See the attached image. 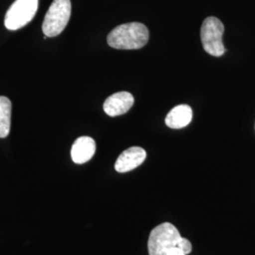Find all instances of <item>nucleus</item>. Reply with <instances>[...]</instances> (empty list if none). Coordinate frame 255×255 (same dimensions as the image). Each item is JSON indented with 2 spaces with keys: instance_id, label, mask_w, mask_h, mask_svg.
I'll return each mask as SVG.
<instances>
[{
  "instance_id": "1",
  "label": "nucleus",
  "mask_w": 255,
  "mask_h": 255,
  "mask_svg": "<svg viewBox=\"0 0 255 255\" xmlns=\"http://www.w3.org/2000/svg\"><path fill=\"white\" fill-rule=\"evenodd\" d=\"M149 38L147 27L138 22H131L115 27L107 37L108 45L116 49H139L145 46Z\"/></svg>"
},
{
  "instance_id": "2",
  "label": "nucleus",
  "mask_w": 255,
  "mask_h": 255,
  "mask_svg": "<svg viewBox=\"0 0 255 255\" xmlns=\"http://www.w3.org/2000/svg\"><path fill=\"white\" fill-rule=\"evenodd\" d=\"M182 236L171 223L164 222L155 227L148 238L147 249L149 255H167L178 249Z\"/></svg>"
},
{
  "instance_id": "3",
  "label": "nucleus",
  "mask_w": 255,
  "mask_h": 255,
  "mask_svg": "<svg viewBox=\"0 0 255 255\" xmlns=\"http://www.w3.org/2000/svg\"><path fill=\"white\" fill-rule=\"evenodd\" d=\"M71 16L70 0H53L43 22V32L46 37L58 36L64 31Z\"/></svg>"
},
{
  "instance_id": "4",
  "label": "nucleus",
  "mask_w": 255,
  "mask_h": 255,
  "mask_svg": "<svg viewBox=\"0 0 255 255\" xmlns=\"http://www.w3.org/2000/svg\"><path fill=\"white\" fill-rule=\"evenodd\" d=\"M224 33V25L217 17L210 16L204 19L201 28V43L208 54L220 57L226 49L223 45L222 36Z\"/></svg>"
},
{
  "instance_id": "5",
  "label": "nucleus",
  "mask_w": 255,
  "mask_h": 255,
  "mask_svg": "<svg viewBox=\"0 0 255 255\" xmlns=\"http://www.w3.org/2000/svg\"><path fill=\"white\" fill-rule=\"evenodd\" d=\"M38 0H15L5 15V27L17 30L25 27L36 14Z\"/></svg>"
},
{
  "instance_id": "6",
  "label": "nucleus",
  "mask_w": 255,
  "mask_h": 255,
  "mask_svg": "<svg viewBox=\"0 0 255 255\" xmlns=\"http://www.w3.org/2000/svg\"><path fill=\"white\" fill-rule=\"evenodd\" d=\"M146 150L140 146H131L119 155L115 168L119 173H126L133 170L146 160Z\"/></svg>"
},
{
  "instance_id": "7",
  "label": "nucleus",
  "mask_w": 255,
  "mask_h": 255,
  "mask_svg": "<svg viewBox=\"0 0 255 255\" xmlns=\"http://www.w3.org/2000/svg\"><path fill=\"white\" fill-rule=\"evenodd\" d=\"M134 99L130 93L119 92L113 94L103 104L104 112L109 117H119L128 113L132 107Z\"/></svg>"
},
{
  "instance_id": "8",
  "label": "nucleus",
  "mask_w": 255,
  "mask_h": 255,
  "mask_svg": "<svg viewBox=\"0 0 255 255\" xmlns=\"http://www.w3.org/2000/svg\"><path fill=\"white\" fill-rule=\"evenodd\" d=\"M96 152V142L89 136L78 138L71 148V158L74 163L84 164L90 161Z\"/></svg>"
},
{
  "instance_id": "9",
  "label": "nucleus",
  "mask_w": 255,
  "mask_h": 255,
  "mask_svg": "<svg viewBox=\"0 0 255 255\" xmlns=\"http://www.w3.org/2000/svg\"><path fill=\"white\" fill-rule=\"evenodd\" d=\"M193 113L190 106L182 104L174 107L165 118V124L171 128L186 127L192 121Z\"/></svg>"
},
{
  "instance_id": "10",
  "label": "nucleus",
  "mask_w": 255,
  "mask_h": 255,
  "mask_svg": "<svg viewBox=\"0 0 255 255\" xmlns=\"http://www.w3.org/2000/svg\"><path fill=\"white\" fill-rule=\"evenodd\" d=\"M11 102L6 97H0V138L8 136L10 129Z\"/></svg>"
},
{
  "instance_id": "11",
  "label": "nucleus",
  "mask_w": 255,
  "mask_h": 255,
  "mask_svg": "<svg viewBox=\"0 0 255 255\" xmlns=\"http://www.w3.org/2000/svg\"><path fill=\"white\" fill-rule=\"evenodd\" d=\"M178 249L182 251L185 255H188L189 254H191L192 252L191 242H190L188 239L182 237V238H181V240H180V242H179Z\"/></svg>"
},
{
  "instance_id": "12",
  "label": "nucleus",
  "mask_w": 255,
  "mask_h": 255,
  "mask_svg": "<svg viewBox=\"0 0 255 255\" xmlns=\"http://www.w3.org/2000/svg\"><path fill=\"white\" fill-rule=\"evenodd\" d=\"M167 255H185L182 251L179 250V249H175L172 252H170Z\"/></svg>"
}]
</instances>
